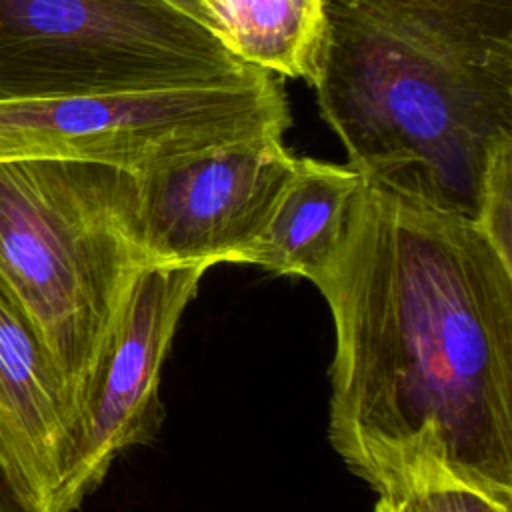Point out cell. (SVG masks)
I'll list each match as a JSON object with an SVG mask.
<instances>
[{"mask_svg": "<svg viewBox=\"0 0 512 512\" xmlns=\"http://www.w3.org/2000/svg\"><path fill=\"white\" fill-rule=\"evenodd\" d=\"M330 306L332 448L376 492L450 476L512 502V264L470 220L370 182L312 282Z\"/></svg>", "mask_w": 512, "mask_h": 512, "instance_id": "1", "label": "cell"}, {"mask_svg": "<svg viewBox=\"0 0 512 512\" xmlns=\"http://www.w3.org/2000/svg\"><path fill=\"white\" fill-rule=\"evenodd\" d=\"M306 82L366 182L476 224L512 140V0H320Z\"/></svg>", "mask_w": 512, "mask_h": 512, "instance_id": "2", "label": "cell"}, {"mask_svg": "<svg viewBox=\"0 0 512 512\" xmlns=\"http://www.w3.org/2000/svg\"><path fill=\"white\" fill-rule=\"evenodd\" d=\"M142 266L132 172L66 158L0 160V280L34 326L74 422Z\"/></svg>", "mask_w": 512, "mask_h": 512, "instance_id": "3", "label": "cell"}, {"mask_svg": "<svg viewBox=\"0 0 512 512\" xmlns=\"http://www.w3.org/2000/svg\"><path fill=\"white\" fill-rule=\"evenodd\" d=\"M252 68L168 0H0V100L222 84Z\"/></svg>", "mask_w": 512, "mask_h": 512, "instance_id": "4", "label": "cell"}, {"mask_svg": "<svg viewBox=\"0 0 512 512\" xmlns=\"http://www.w3.org/2000/svg\"><path fill=\"white\" fill-rule=\"evenodd\" d=\"M290 110L276 72L152 92L0 100V160L66 158L138 174L206 146L284 136Z\"/></svg>", "mask_w": 512, "mask_h": 512, "instance_id": "5", "label": "cell"}, {"mask_svg": "<svg viewBox=\"0 0 512 512\" xmlns=\"http://www.w3.org/2000/svg\"><path fill=\"white\" fill-rule=\"evenodd\" d=\"M206 264H144L122 302L82 398L54 512H74L114 458L150 442L162 422L160 372Z\"/></svg>", "mask_w": 512, "mask_h": 512, "instance_id": "6", "label": "cell"}, {"mask_svg": "<svg viewBox=\"0 0 512 512\" xmlns=\"http://www.w3.org/2000/svg\"><path fill=\"white\" fill-rule=\"evenodd\" d=\"M294 160L284 136L270 134L170 156L134 174L144 264H240Z\"/></svg>", "mask_w": 512, "mask_h": 512, "instance_id": "7", "label": "cell"}, {"mask_svg": "<svg viewBox=\"0 0 512 512\" xmlns=\"http://www.w3.org/2000/svg\"><path fill=\"white\" fill-rule=\"evenodd\" d=\"M72 422L34 326L0 280V462L32 512H54Z\"/></svg>", "mask_w": 512, "mask_h": 512, "instance_id": "8", "label": "cell"}, {"mask_svg": "<svg viewBox=\"0 0 512 512\" xmlns=\"http://www.w3.org/2000/svg\"><path fill=\"white\" fill-rule=\"evenodd\" d=\"M362 182L348 164L296 158L264 230L240 264L314 282L342 246Z\"/></svg>", "mask_w": 512, "mask_h": 512, "instance_id": "9", "label": "cell"}, {"mask_svg": "<svg viewBox=\"0 0 512 512\" xmlns=\"http://www.w3.org/2000/svg\"><path fill=\"white\" fill-rule=\"evenodd\" d=\"M232 50L278 76L308 80L320 0H214Z\"/></svg>", "mask_w": 512, "mask_h": 512, "instance_id": "10", "label": "cell"}, {"mask_svg": "<svg viewBox=\"0 0 512 512\" xmlns=\"http://www.w3.org/2000/svg\"><path fill=\"white\" fill-rule=\"evenodd\" d=\"M372 512H512V502L462 480L434 476L378 492Z\"/></svg>", "mask_w": 512, "mask_h": 512, "instance_id": "11", "label": "cell"}, {"mask_svg": "<svg viewBox=\"0 0 512 512\" xmlns=\"http://www.w3.org/2000/svg\"><path fill=\"white\" fill-rule=\"evenodd\" d=\"M476 226L512 264V140L498 144L490 154Z\"/></svg>", "mask_w": 512, "mask_h": 512, "instance_id": "12", "label": "cell"}, {"mask_svg": "<svg viewBox=\"0 0 512 512\" xmlns=\"http://www.w3.org/2000/svg\"><path fill=\"white\" fill-rule=\"evenodd\" d=\"M170 4L178 6L180 10H184L188 16H192L194 20L202 22L204 26L212 28L216 34H220L226 42H228V34H226V28L222 24V20L216 16V12L204 2V0H168ZM230 44V42H228ZM232 48V46H230Z\"/></svg>", "mask_w": 512, "mask_h": 512, "instance_id": "13", "label": "cell"}, {"mask_svg": "<svg viewBox=\"0 0 512 512\" xmlns=\"http://www.w3.org/2000/svg\"><path fill=\"white\" fill-rule=\"evenodd\" d=\"M0 512H32L12 486L2 462H0Z\"/></svg>", "mask_w": 512, "mask_h": 512, "instance_id": "14", "label": "cell"}]
</instances>
